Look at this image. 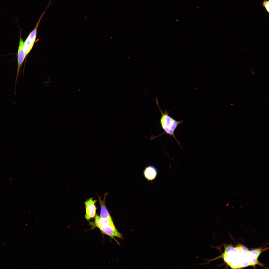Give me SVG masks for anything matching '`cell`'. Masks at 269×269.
<instances>
[{"label":"cell","instance_id":"ba28073f","mask_svg":"<svg viewBox=\"0 0 269 269\" xmlns=\"http://www.w3.org/2000/svg\"><path fill=\"white\" fill-rule=\"evenodd\" d=\"M262 5L265 7L267 11L269 12V0H264L262 4Z\"/></svg>","mask_w":269,"mask_h":269},{"label":"cell","instance_id":"3957f363","mask_svg":"<svg viewBox=\"0 0 269 269\" xmlns=\"http://www.w3.org/2000/svg\"><path fill=\"white\" fill-rule=\"evenodd\" d=\"M51 3L52 2L50 1L48 6L45 11L41 13L34 29L30 33L24 42L23 49L26 56L29 53L33 48L36 39L37 30L39 23Z\"/></svg>","mask_w":269,"mask_h":269},{"label":"cell","instance_id":"7a4b0ae2","mask_svg":"<svg viewBox=\"0 0 269 269\" xmlns=\"http://www.w3.org/2000/svg\"><path fill=\"white\" fill-rule=\"evenodd\" d=\"M95 225L104 234L112 238L116 237L123 239V236L116 229L113 222L102 218L97 215L95 216Z\"/></svg>","mask_w":269,"mask_h":269},{"label":"cell","instance_id":"5b68a950","mask_svg":"<svg viewBox=\"0 0 269 269\" xmlns=\"http://www.w3.org/2000/svg\"><path fill=\"white\" fill-rule=\"evenodd\" d=\"M96 201L91 198L84 202L86 210L85 218L87 220L94 217L96 215L97 208L95 203Z\"/></svg>","mask_w":269,"mask_h":269},{"label":"cell","instance_id":"277c9868","mask_svg":"<svg viewBox=\"0 0 269 269\" xmlns=\"http://www.w3.org/2000/svg\"><path fill=\"white\" fill-rule=\"evenodd\" d=\"M19 41L17 54V73L15 81V85L14 89L15 93L17 79L19 76V73L21 67L26 56L23 49L24 41L21 38L20 32Z\"/></svg>","mask_w":269,"mask_h":269},{"label":"cell","instance_id":"8992f818","mask_svg":"<svg viewBox=\"0 0 269 269\" xmlns=\"http://www.w3.org/2000/svg\"><path fill=\"white\" fill-rule=\"evenodd\" d=\"M107 194H105L104 199L102 200L101 197L98 196L99 203L101 207L100 217L102 219L108 220L111 222H113L111 216L106 207L105 204V199Z\"/></svg>","mask_w":269,"mask_h":269},{"label":"cell","instance_id":"52a82bcc","mask_svg":"<svg viewBox=\"0 0 269 269\" xmlns=\"http://www.w3.org/2000/svg\"><path fill=\"white\" fill-rule=\"evenodd\" d=\"M157 173L156 169L152 166H149L147 167L143 172L145 177L149 180L154 179L157 175Z\"/></svg>","mask_w":269,"mask_h":269},{"label":"cell","instance_id":"6da1fadb","mask_svg":"<svg viewBox=\"0 0 269 269\" xmlns=\"http://www.w3.org/2000/svg\"><path fill=\"white\" fill-rule=\"evenodd\" d=\"M158 106L161 114L160 123L162 128L166 134L172 136L180 145L179 142L175 135L174 131L177 126L181 124L184 120H176L169 115V112L165 110L163 112Z\"/></svg>","mask_w":269,"mask_h":269}]
</instances>
